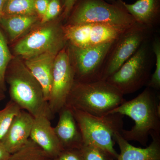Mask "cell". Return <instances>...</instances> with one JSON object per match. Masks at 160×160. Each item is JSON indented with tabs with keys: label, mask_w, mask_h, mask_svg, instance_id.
Instances as JSON below:
<instances>
[{
	"label": "cell",
	"mask_w": 160,
	"mask_h": 160,
	"mask_svg": "<svg viewBox=\"0 0 160 160\" xmlns=\"http://www.w3.org/2000/svg\"><path fill=\"white\" fill-rule=\"evenodd\" d=\"M152 29L135 23L120 35L112 45L104 62L101 80L106 81L120 69L149 40Z\"/></svg>",
	"instance_id": "cell-8"
},
{
	"label": "cell",
	"mask_w": 160,
	"mask_h": 160,
	"mask_svg": "<svg viewBox=\"0 0 160 160\" xmlns=\"http://www.w3.org/2000/svg\"><path fill=\"white\" fill-rule=\"evenodd\" d=\"M21 110L20 107L11 100L0 110V141L6 134L13 118Z\"/></svg>",
	"instance_id": "cell-22"
},
{
	"label": "cell",
	"mask_w": 160,
	"mask_h": 160,
	"mask_svg": "<svg viewBox=\"0 0 160 160\" xmlns=\"http://www.w3.org/2000/svg\"><path fill=\"white\" fill-rule=\"evenodd\" d=\"M126 100L124 95L106 81H75L66 106L96 116L109 114Z\"/></svg>",
	"instance_id": "cell-3"
},
{
	"label": "cell",
	"mask_w": 160,
	"mask_h": 160,
	"mask_svg": "<svg viewBox=\"0 0 160 160\" xmlns=\"http://www.w3.org/2000/svg\"><path fill=\"white\" fill-rule=\"evenodd\" d=\"M50 0H36L35 10L40 20L42 19L46 13Z\"/></svg>",
	"instance_id": "cell-27"
},
{
	"label": "cell",
	"mask_w": 160,
	"mask_h": 160,
	"mask_svg": "<svg viewBox=\"0 0 160 160\" xmlns=\"http://www.w3.org/2000/svg\"><path fill=\"white\" fill-rule=\"evenodd\" d=\"M4 2H5V0H0V20L2 17V12Z\"/></svg>",
	"instance_id": "cell-30"
},
{
	"label": "cell",
	"mask_w": 160,
	"mask_h": 160,
	"mask_svg": "<svg viewBox=\"0 0 160 160\" xmlns=\"http://www.w3.org/2000/svg\"><path fill=\"white\" fill-rule=\"evenodd\" d=\"M50 119L46 114L35 117L30 139L53 159L64 149L52 126Z\"/></svg>",
	"instance_id": "cell-13"
},
{
	"label": "cell",
	"mask_w": 160,
	"mask_h": 160,
	"mask_svg": "<svg viewBox=\"0 0 160 160\" xmlns=\"http://www.w3.org/2000/svg\"><path fill=\"white\" fill-rule=\"evenodd\" d=\"M152 52L155 57V69L154 72L150 76L147 87L154 90L160 89V41L158 38L152 42L151 45Z\"/></svg>",
	"instance_id": "cell-23"
},
{
	"label": "cell",
	"mask_w": 160,
	"mask_h": 160,
	"mask_svg": "<svg viewBox=\"0 0 160 160\" xmlns=\"http://www.w3.org/2000/svg\"><path fill=\"white\" fill-rule=\"evenodd\" d=\"M5 98V92H3L0 89V102H2Z\"/></svg>",
	"instance_id": "cell-31"
},
{
	"label": "cell",
	"mask_w": 160,
	"mask_h": 160,
	"mask_svg": "<svg viewBox=\"0 0 160 160\" xmlns=\"http://www.w3.org/2000/svg\"><path fill=\"white\" fill-rule=\"evenodd\" d=\"M63 11V5L61 0H50L45 15L40 23L48 22L55 19L61 15Z\"/></svg>",
	"instance_id": "cell-25"
},
{
	"label": "cell",
	"mask_w": 160,
	"mask_h": 160,
	"mask_svg": "<svg viewBox=\"0 0 160 160\" xmlns=\"http://www.w3.org/2000/svg\"><path fill=\"white\" fill-rule=\"evenodd\" d=\"M110 113L127 116L134 121V126L130 130L123 129L121 132L128 142L136 141L146 146L152 132L160 133L159 96L149 87L134 98L125 101Z\"/></svg>",
	"instance_id": "cell-1"
},
{
	"label": "cell",
	"mask_w": 160,
	"mask_h": 160,
	"mask_svg": "<svg viewBox=\"0 0 160 160\" xmlns=\"http://www.w3.org/2000/svg\"><path fill=\"white\" fill-rule=\"evenodd\" d=\"M34 117L21 109L15 117L6 134L0 141L12 154L25 146L30 139Z\"/></svg>",
	"instance_id": "cell-12"
},
{
	"label": "cell",
	"mask_w": 160,
	"mask_h": 160,
	"mask_svg": "<svg viewBox=\"0 0 160 160\" xmlns=\"http://www.w3.org/2000/svg\"><path fill=\"white\" fill-rule=\"evenodd\" d=\"M75 81V73L68 44L55 59L52 84L48 103L52 115L66 106V100Z\"/></svg>",
	"instance_id": "cell-10"
},
{
	"label": "cell",
	"mask_w": 160,
	"mask_h": 160,
	"mask_svg": "<svg viewBox=\"0 0 160 160\" xmlns=\"http://www.w3.org/2000/svg\"><path fill=\"white\" fill-rule=\"evenodd\" d=\"M150 135L152 140L150 145L145 148H138L129 144L121 132H118L115 142L121 152L117 160H160V133L152 132Z\"/></svg>",
	"instance_id": "cell-16"
},
{
	"label": "cell",
	"mask_w": 160,
	"mask_h": 160,
	"mask_svg": "<svg viewBox=\"0 0 160 160\" xmlns=\"http://www.w3.org/2000/svg\"><path fill=\"white\" fill-rule=\"evenodd\" d=\"M40 22L37 15H20L3 17L0 20V28L8 42L12 43L28 33Z\"/></svg>",
	"instance_id": "cell-17"
},
{
	"label": "cell",
	"mask_w": 160,
	"mask_h": 160,
	"mask_svg": "<svg viewBox=\"0 0 160 160\" xmlns=\"http://www.w3.org/2000/svg\"><path fill=\"white\" fill-rule=\"evenodd\" d=\"M9 160H52V159L29 139L22 149L11 154Z\"/></svg>",
	"instance_id": "cell-20"
},
{
	"label": "cell",
	"mask_w": 160,
	"mask_h": 160,
	"mask_svg": "<svg viewBox=\"0 0 160 160\" xmlns=\"http://www.w3.org/2000/svg\"><path fill=\"white\" fill-rule=\"evenodd\" d=\"M105 1L108 2L112 3L115 2L117 0H105Z\"/></svg>",
	"instance_id": "cell-32"
},
{
	"label": "cell",
	"mask_w": 160,
	"mask_h": 160,
	"mask_svg": "<svg viewBox=\"0 0 160 160\" xmlns=\"http://www.w3.org/2000/svg\"><path fill=\"white\" fill-rule=\"evenodd\" d=\"M58 113L54 130L63 149H80L83 144L82 137L72 109L65 106Z\"/></svg>",
	"instance_id": "cell-14"
},
{
	"label": "cell",
	"mask_w": 160,
	"mask_h": 160,
	"mask_svg": "<svg viewBox=\"0 0 160 160\" xmlns=\"http://www.w3.org/2000/svg\"><path fill=\"white\" fill-rule=\"evenodd\" d=\"M8 41L0 28V89L6 91V73L10 62L13 58L9 48Z\"/></svg>",
	"instance_id": "cell-21"
},
{
	"label": "cell",
	"mask_w": 160,
	"mask_h": 160,
	"mask_svg": "<svg viewBox=\"0 0 160 160\" xmlns=\"http://www.w3.org/2000/svg\"><path fill=\"white\" fill-rule=\"evenodd\" d=\"M66 21L67 25L98 23L124 29L136 23L122 0L112 3L105 0H78Z\"/></svg>",
	"instance_id": "cell-4"
},
{
	"label": "cell",
	"mask_w": 160,
	"mask_h": 160,
	"mask_svg": "<svg viewBox=\"0 0 160 160\" xmlns=\"http://www.w3.org/2000/svg\"><path fill=\"white\" fill-rule=\"evenodd\" d=\"M152 53L149 39L146 40L136 52L106 81L124 95L138 91L149 82Z\"/></svg>",
	"instance_id": "cell-7"
},
{
	"label": "cell",
	"mask_w": 160,
	"mask_h": 160,
	"mask_svg": "<svg viewBox=\"0 0 160 160\" xmlns=\"http://www.w3.org/2000/svg\"><path fill=\"white\" fill-rule=\"evenodd\" d=\"M52 160H83V159L80 149H65Z\"/></svg>",
	"instance_id": "cell-26"
},
{
	"label": "cell",
	"mask_w": 160,
	"mask_h": 160,
	"mask_svg": "<svg viewBox=\"0 0 160 160\" xmlns=\"http://www.w3.org/2000/svg\"><path fill=\"white\" fill-rule=\"evenodd\" d=\"M35 2L36 0H5L2 17L20 15H37Z\"/></svg>",
	"instance_id": "cell-19"
},
{
	"label": "cell",
	"mask_w": 160,
	"mask_h": 160,
	"mask_svg": "<svg viewBox=\"0 0 160 160\" xmlns=\"http://www.w3.org/2000/svg\"><path fill=\"white\" fill-rule=\"evenodd\" d=\"M123 5L136 23L151 29L158 23L160 0H138L133 4H128L123 1Z\"/></svg>",
	"instance_id": "cell-18"
},
{
	"label": "cell",
	"mask_w": 160,
	"mask_h": 160,
	"mask_svg": "<svg viewBox=\"0 0 160 160\" xmlns=\"http://www.w3.org/2000/svg\"><path fill=\"white\" fill-rule=\"evenodd\" d=\"M127 29L98 23L63 25L67 43L78 48H86L114 42Z\"/></svg>",
	"instance_id": "cell-11"
},
{
	"label": "cell",
	"mask_w": 160,
	"mask_h": 160,
	"mask_svg": "<svg viewBox=\"0 0 160 160\" xmlns=\"http://www.w3.org/2000/svg\"><path fill=\"white\" fill-rule=\"evenodd\" d=\"M113 42L78 48L68 44L75 73V81L88 83L101 80L105 60Z\"/></svg>",
	"instance_id": "cell-9"
},
{
	"label": "cell",
	"mask_w": 160,
	"mask_h": 160,
	"mask_svg": "<svg viewBox=\"0 0 160 160\" xmlns=\"http://www.w3.org/2000/svg\"><path fill=\"white\" fill-rule=\"evenodd\" d=\"M72 109L82 133L83 143L97 146L117 159L119 154L114 148L115 136L123 129L124 116L110 113L96 116Z\"/></svg>",
	"instance_id": "cell-6"
},
{
	"label": "cell",
	"mask_w": 160,
	"mask_h": 160,
	"mask_svg": "<svg viewBox=\"0 0 160 160\" xmlns=\"http://www.w3.org/2000/svg\"><path fill=\"white\" fill-rule=\"evenodd\" d=\"M83 160H113L107 152L97 146L83 143L80 148Z\"/></svg>",
	"instance_id": "cell-24"
},
{
	"label": "cell",
	"mask_w": 160,
	"mask_h": 160,
	"mask_svg": "<svg viewBox=\"0 0 160 160\" xmlns=\"http://www.w3.org/2000/svg\"><path fill=\"white\" fill-rule=\"evenodd\" d=\"M5 80L9 86L10 100L20 109L28 112L33 117L43 114L52 117L42 86L20 58L13 57L10 62Z\"/></svg>",
	"instance_id": "cell-2"
},
{
	"label": "cell",
	"mask_w": 160,
	"mask_h": 160,
	"mask_svg": "<svg viewBox=\"0 0 160 160\" xmlns=\"http://www.w3.org/2000/svg\"><path fill=\"white\" fill-rule=\"evenodd\" d=\"M64 1L65 0H61V1H62V5H63V3L64 2Z\"/></svg>",
	"instance_id": "cell-33"
},
{
	"label": "cell",
	"mask_w": 160,
	"mask_h": 160,
	"mask_svg": "<svg viewBox=\"0 0 160 160\" xmlns=\"http://www.w3.org/2000/svg\"><path fill=\"white\" fill-rule=\"evenodd\" d=\"M62 18L40 23L15 43L12 51L23 60L46 52L58 54L67 44L64 34Z\"/></svg>",
	"instance_id": "cell-5"
},
{
	"label": "cell",
	"mask_w": 160,
	"mask_h": 160,
	"mask_svg": "<svg viewBox=\"0 0 160 160\" xmlns=\"http://www.w3.org/2000/svg\"><path fill=\"white\" fill-rule=\"evenodd\" d=\"M11 154L9 153L0 142V160H9Z\"/></svg>",
	"instance_id": "cell-29"
},
{
	"label": "cell",
	"mask_w": 160,
	"mask_h": 160,
	"mask_svg": "<svg viewBox=\"0 0 160 160\" xmlns=\"http://www.w3.org/2000/svg\"><path fill=\"white\" fill-rule=\"evenodd\" d=\"M57 54L46 52L23 61L26 67L42 86L44 98L47 102L51 91L53 66Z\"/></svg>",
	"instance_id": "cell-15"
},
{
	"label": "cell",
	"mask_w": 160,
	"mask_h": 160,
	"mask_svg": "<svg viewBox=\"0 0 160 160\" xmlns=\"http://www.w3.org/2000/svg\"><path fill=\"white\" fill-rule=\"evenodd\" d=\"M78 0H65L63 5V11L61 16L63 20H67Z\"/></svg>",
	"instance_id": "cell-28"
}]
</instances>
